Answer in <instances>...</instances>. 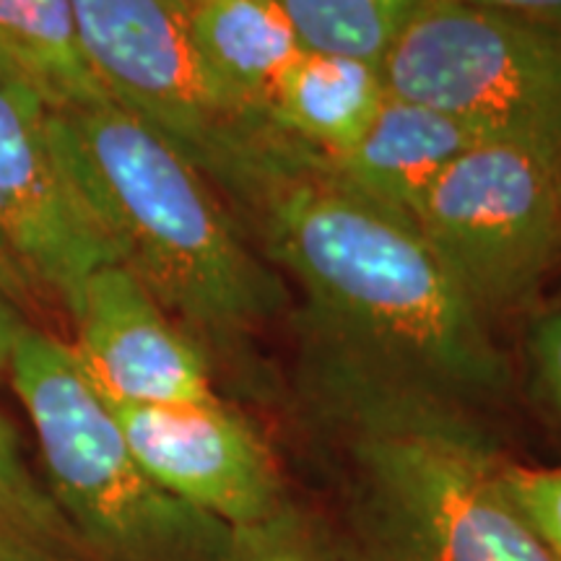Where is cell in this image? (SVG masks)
<instances>
[{
  "label": "cell",
  "instance_id": "1",
  "mask_svg": "<svg viewBox=\"0 0 561 561\" xmlns=\"http://www.w3.org/2000/svg\"><path fill=\"white\" fill-rule=\"evenodd\" d=\"M273 261L312 305L325 382L466 409L504 392L489 318L455 284L416 221L354 191L305 151L252 198Z\"/></svg>",
  "mask_w": 561,
  "mask_h": 561
},
{
  "label": "cell",
  "instance_id": "2",
  "mask_svg": "<svg viewBox=\"0 0 561 561\" xmlns=\"http://www.w3.org/2000/svg\"><path fill=\"white\" fill-rule=\"evenodd\" d=\"M50 138L115 261L203 339L255 331L286 305L280 278L252 252L206 174L112 100L50 112Z\"/></svg>",
  "mask_w": 561,
  "mask_h": 561
},
{
  "label": "cell",
  "instance_id": "3",
  "mask_svg": "<svg viewBox=\"0 0 561 561\" xmlns=\"http://www.w3.org/2000/svg\"><path fill=\"white\" fill-rule=\"evenodd\" d=\"M325 385L351 430L346 561H561L512 504L504 460L462 409Z\"/></svg>",
  "mask_w": 561,
  "mask_h": 561
},
{
  "label": "cell",
  "instance_id": "4",
  "mask_svg": "<svg viewBox=\"0 0 561 561\" xmlns=\"http://www.w3.org/2000/svg\"><path fill=\"white\" fill-rule=\"evenodd\" d=\"M5 375L37 434L45 486L83 557L229 561L234 530L144 471L73 346L30 325Z\"/></svg>",
  "mask_w": 561,
  "mask_h": 561
},
{
  "label": "cell",
  "instance_id": "5",
  "mask_svg": "<svg viewBox=\"0 0 561 561\" xmlns=\"http://www.w3.org/2000/svg\"><path fill=\"white\" fill-rule=\"evenodd\" d=\"M70 3L83 53L110 100L159 130L240 208L307 149L210 76L185 0Z\"/></svg>",
  "mask_w": 561,
  "mask_h": 561
},
{
  "label": "cell",
  "instance_id": "6",
  "mask_svg": "<svg viewBox=\"0 0 561 561\" xmlns=\"http://www.w3.org/2000/svg\"><path fill=\"white\" fill-rule=\"evenodd\" d=\"M390 94L458 117L483 140L561 172V34L466 0H430L382 60Z\"/></svg>",
  "mask_w": 561,
  "mask_h": 561
},
{
  "label": "cell",
  "instance_id": "7",
  "mask_svg": "<svg viewBox=\"0 0 561 561\" xmlns=\"http://www.w3.org/2000/svg\"><path fill=\"white\" fill-rule=\"evenodd\" d=\"M559 167L479 140L419 203L413 221L486 318L517 310L561 261Z\"/></svg>",
  "mask_w": 561,
  "mask_h": 561
},
{
  "label": "cell",
  "instance_id": "8",
  "mask_svg": "<svg viewBox=\"0 0 561 561\" xmlns=\"http://www.w3.org/2000/svg\"><path fill=\"white\" fill-rule=\"evenodd\" d=\"M0 240L39 291L73 310L83 280L117 263L70 185L50 138V112L0 76Z\"/></svg>",
  "mask_w": 561,
  "mask_h": 561
},
{
  "label": "cell",
  "instance_id": "9",
  "mask_svg": "<svg viewBox=\"0 0 561 561\" xmlns=\"http://www.w3.org/2000/svg\"><path fill=\"white\" fill-rule=\"evenodd\" d=\"M104 401L144 471L203 515L237 533L257 528L284 510L268 447L221 398L182 405L128 403L110 396Z\"/></svg>",
  "mask_w": 561,
  "mask_h": 561
},
{
  "label": "cell",
  "instance_id": "10",
  "mask_svg": "<svg viewBox=\"0 0 561 561\" xmlns=\"http://www.w3.org/2000/svg\"><path fill=\"white\" fill-rule=\"evenodd\" d=\"M68 314L73 351L104 396L157 405L219 401L201 343L125 265L91 271Z\"/></svg>",
  "mask_w": 561,
  "mask_h": 561
},
{
  "label": "cell",
  "instance_id": "11",
  "mask_svg": "<svg viewBox=\"0 0 561 561\" xmlns=\"http://www.w3.org/2000/svg\"><path fill=\"white\" fill-rule=\"evenodd\" d=\"M483 140L447 112L390 94L367 133L335 157H320L354 191L413 219L432 185Z\"/></svg>",
  "mask_w": 561,
  "mask_h": 561
},
{
  "label": "cell",
  "instance_id": "12",
  "mask_svg": "<svg viewBox=\"0 0 561 561\" xmlns=\"http://www.w3.org/2000/svg\"><path fill=\"white\" fill-rule=\"evenodd\" d=\"M385 100L388 87L380 66L305 50L273 87L268 115L301 146L335 157L367 133Z\"/></svg>",
  "mask_w": 561,
  "mask_h": 561
},
{
  "label": "cell",
  "instance_id": "13",
  "mask_svg": "<svg viewBox=\"0 0 561 561\" xmlns=\"http://www.w3.org/2000/svg\"><path fill=\"white\" fill-rule=\"evenodd\" d=\"M0 76L53 115L110 100L83 53L70 0H0Z\"/></svg>",
  "mask_w": 561,
  "mask_h": 561
},
{
  "label": "cell",
  "instance_id": "14",
  "mask_svg": "<svg viewBox=\"0 0 561 561\" xmlns=\"http://www.w3.org/2000/svg\"><path fill=\"white\" fill-rule=\"evenodd\" d=\"M203 62L231 96L268 115L271 91L305 53L276 0H185ZM271 117V115H268Z\"/></svg>",
  "mask_w": 561,
  "mask_h": 561
},
{
  "label": "cell",
  "instance_id": "15",
  "mask_svg": "<svg viewBox=\"0 0 561 561\" xmlns=\"http://www.w3.org/2000/svg\"><path fill=\"white\" fill-rule=\"evenodd\" d=\"M0 557L5 561H81L83 549L37 479L16 426L0 413Z\"/></svg>",
  "mask_w": 561,
  "mask_h": 561
},
{
  "label": "cell",
  "instance_id": "16",
  "mask_svg": "<svg viewBox=\"0 0 561 561\" xmlns=\"http://www.w3.org/2000/svg\"><path fill=\"white\" fill-rule=\"evenodd\" d=\"M307 53L382 66L390 47L430 0H276Z\"/></svg>",
  "mask_w": 561,
  "mask_h": 561
},
{
  "label": "cell",
  "instance_id": "17",
  "mask_svg": "<svg viewBox=\"0 0 561 561\" xmlns=\"http://www.w3.org/2000/svg\"><path fill=\"white\" fill-rule=\"evenodd\" d=\"M502 481L528 528L553 557L561 559V468H525L504 462Z\"/></svg>",
  "mask_w": 561,
  "mask_h": 561
},
{
  "label": "cell",
  "instance_id": "18",
  "mask_svg": "<svg viewBox=\"0 0 561 561\" xmlns=\"http://www.w3.org/2000/svg\"><path fill=\"white\" fill-rule=\"evenodd\" d=\"M229 561H312L286 510L268 523L234 533Z\"/></svg>",
  "mask_w": 561,
  "mask_h": 561
},
{
  "label": "cell",
  "instance_id": "19",
  "mask_svg": "<svg viewBox=\"0 0 561 561\" xmlns=\"http://www.w3.org/2000/svg\"><path fill=\"white\" fill-rule=\"evenodd\" d=\"M530 354L546 396L561 413V305L538 314L530 328Z\"/></svg>",
  "mask_w": 561,
  "mask_h": 561
},
{
  "label": "cell",
  "instance_id": "20",
  "mask_svg": "<svg viewBox=\"0 0 561 561\" xmlns=\"http://www.w3.org/2000/svg\"><path fill=\"white\" fill-rule=\"evenodd\" d=\"M466 3L507 13V16L561 34V0H466Z\"/></svg>",
  "mask_w": 561,
  "mask_h": 561
},
{
  "label": "cell",
  "instance_id": "21",
  "mask_svg": "<svg viewBox=\"0 0 561 561\" xmlns=\"http://www.w3.org/2000/svg\"><path fill=\"white\" fill-rule=\"evenodd\" d=\"M0 294L9 297L19 310L30 307L39 297L37 284L24 271V265L13 257V252L5 248L3 240H0Z\"/></svg>",
  "mask_w": 561,
  "mask_h": 561
},
{
  "label": "cell",
  "instance_id": "22",
  "mask_svg": "<svg viewBox=\"0 0 561 561\" xmlns=\"http://www.w3.org/2000/svg\"><path fill=\"white\" fill-rule=\"evenodd\" d=\"M26 328H30V322H26L24 312H21L9 297L0 294V375L9 371L13 348H16L21 333H24Z\"/></svg>",
  "mask_w": 561,
  "mask_h": 561
},
{
  "label": "cell",
  "instance_id": "23",
  "mask_svg": "<svg viewBox=\"0 0 561 561\" xmlns=\"http://www.w3.org/2000/svg\"><path fill=\"white\" fill-rule=\"evenodd\" d=\"M0 561H5V559H3V557H0Z\"/></svg>",
  "mask_w": 561,
  "mask_h": 561
},
{
  "label": "cell",
  "instance_id": "24",
  "mask_svg": "<svg viewBox=\"0 0 561 561\" xmlns=\"http://www.w3.org/2000/svg\"><path fill=\"white\" fill-rule=\"evenodd\" d=\"M559 185H561V178H559Z\"/></svg>",
  "mask_w": 561,
  "mask_h": 561
}]
</instances>
